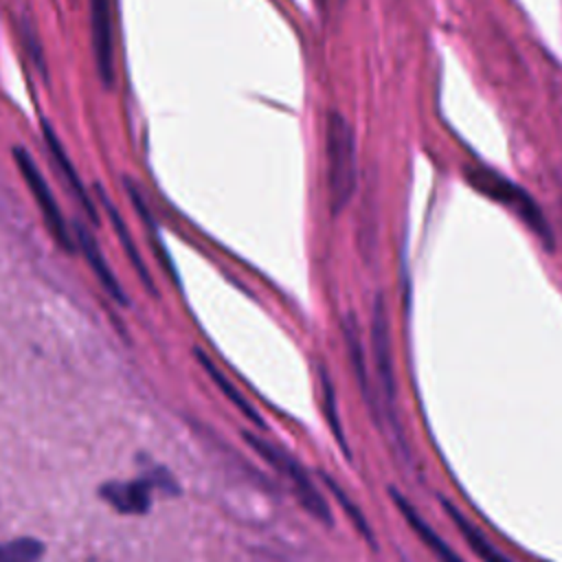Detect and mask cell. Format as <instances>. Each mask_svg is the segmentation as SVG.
Wrapping results in <instances>:
<instances>
[{"label": "cell", "mask_w": 562, "mask_h": 562, "mask_svg": "<svg viewBox=\"0 0 562 562\" xmlns=\"http://www.w3.org/2000/svg\"><path fill=\"white\" fill-rule=\"evenodd\" d=\"M42 136H44V140H46V147H48V151H50V156H53L55 167H57L59 173L64 176V180H66V184L70 187L75 200L83 206L86 215H88L92 222H99L97 209H94V204H92V200H90V195H88V191H86L81 178L77 176V171H75L70 158H68V154H66L61 140L57 138V134H55V130H53V125H50L48 121H42Z\"/></svg>", "instance_id": "7"}, {"label": "cell", "mask_w": 562, "mask_h": 562, "mask_svg": "<svg viewBox=\"0 0 562 562\" xmlns=\"http://www.w3.org/2000/svg\"><path fill=\"white\" fill-rule=\"evenodd\" d=\"M44 544L35 538H15L0 542V562H40Z\"/></svg>", "instance_id": "15"}, {"label": "cell", "mask_w": 562, "mask_h": 562, "mask_svg": "<svg viewBox=\"0 0 562 562\" xmlns=\"http://www.w3.org/2000/svg\"><path fill=\"white\" fill-rule=\"evenodd\" d=\"M391 498L395 503V507L402 512V516L406 518V522L411 525V529L417 533V538L430 549V553L439 560V562H465L419 514L417 509L395 490H391Z\"/></svg>", "instance_id": "9"}, {"label": "cell", "mask_w": 562, "mask_h": 562, "mask_svg": "<svg viewBox=\"0 0 562 562\" xmlns=\"http://www.w3.org/2000/svg\"><path fill=\"white\" fill-rule=\"evenodd\" d=\"M149 479H138L132 483H105L99 494L121 514H145L149 509V492H151Z\"/></svg>", "instance_id": "10"}, {"label": "cell", "mask_w": 562, "mask_h": 562, "mask_svg": "<svg viewBox=\"0 0 562 562\" xmlns=\"http://www.w3.org/2000/svg\"><path fill=\"white\" fill-rule=\"evenodd\" d=\"M342 336H345V342H347V351H349V360H351V367L356 371V378H358V384L367 397V402L373 406L371 402V395H369V384H367V364H364V351H362V345H360V334H358V327H356V321L353 316H347L342 321Z\"/></svg>", "instance_id": "14"}, {"label": "cell", "mask_w": 562, "mask_h": 562, "mask_svg": "<svg viewBox=\"0 0 562 562\" xmlns=\"http://www.w3.org/2000/svg\"><path fill=\"white\" fill-rule=\"evenodd\" d=\"M193 353H195V358H198L200 367H202V369L209 373V378L213 380V384H215V386H217V389H220V391H222V393H224V395H226V397H228V400H231V402H233V404L244 413V417H248V419H250L252 424H257V426H263V419L257 415V411H255V408H252V406L241 397V393H239V391H237V389L226 380V375H224V373H222V371L211 362V358H209L204 351H200V349H195Z\"/></svg>", "instance_id": "13"}, {"label": "cell", "mask_w": 562, "mask_h": 562, "mask_svg": "<svg viewBox=\"0 0 562 562\" xmlns=\"http://www.w3.org/2000/svg\"><path fill=\"white\" fill-rule=\"evenodd\" d=\"M90 11V40L97 77L103 88L110 90L116 83V59H114V31H112V7L110 0H88Z\"/></svg>", "instance_id": "5"}, {"label": "cell", "mask_w": 562, "mask_h": 562, "mask_svg": "<svg viewBox=\"0 0 562 562\" xmlns=\"http://www.w3.org/2000/svg\"><path fill=\"white\" fill-rule=\"evenodd\" d=\"M325 156H327V191L331 213L338 215L351 200L358 182V151L351 123L329 112L325 123Z\"/></svg>", "instance_id": "2"}, {"label": "cell", "mask_w": 562, "mask_h": 562, "mask_svg": "<svg viewBox=\"0 0 562 562\" xmlns=\"http://www.w3.org/2000/svg\"><path fill=\"white\" fill-rule=\"evenodd\" d=\"M99 200H101V204H103V209H105V213H108V217H110V222H112L114 233L119 235L121 246H123V248H125V252H127V259H130V261H132V266L136 268V274L140 277L143 285L147 288V292L156 294V290H154V281H151V277H149V272H147V268H145V263H143V259H140V255H138V248H136L134 239L130 237V231H127V226H125L123 217L119 215V211L112 206V202L108 200V195H105L101 189H99Z\"/></svg>", "instance_id": "12"}, {"label": "cell", "mask_w": 562, "mask_h": 562, "mask_svg": "<svg viewBox=\"0 0 562 562\" xmlns=\"http://www.w3.org/2000/svg\"><path fill=\"white\" fill-rule=\"evenodd\" d=\"M13 158H15V165H18V169H20V173H22V178H24L29 191L33 193V200H35V204H37V209H40V213H42V217H44V224L48 226L50 235L57 239V244H59L64 250L72 252V239H70V233H68V228H66L64 215H61V211H59V206H57V202H55V195H53L48 182L44 180L42 171L37 169L33 156H31L26 149L15 147V149H13Z\"/></svg>", "instance_id": "4"}, {"label": "cell", "mask_w": 562, "mask_h": 562, "mask_svg": "<svg viewBox=\"0 0 562 562\" xmlns=\"http://www.w3.org/2000/svg\"><path fill=\"white\" fill-rule=\"evenodd\" d=\"M244 439L277 470L281 472L290 483H292V490L299 498V503L321 522L325 525H331V512L327 507V501L321 496V492L314 487L312 479L307 476V472L303 470V465L290 457L288 452H283L281 448L272 446L270 441L252 435V432H244Z\"/></svg>", "instance_id": "3"}, {"label": "cell", "mask_w": 562, "mask_h": 562, "mask_svg": "<svg viewBox=\"0 0 562 562\" xmlns=\"http://www.w3.org/2000/svg\"><path fill=\"white\" fill-rule=\"evenodd\" d=\"M321 378H323V393H325V417H327V422H329L331 435H334V437H336V441L340 443V450H342L347 457H351V454H349V448H347V439H345V435H342V426H340L338 413H336V395H334V386H331L329 375H327L325 371L321 373Z\"/></svg>", "instance_id": "17"}, {"label": "cell", "mask_w": 562, "mask_h": 562, "mask_svg": "<svg viewBox=\"0 0 562 562\" xmlns=\"http://www.w3.org/2000/svg\"><path fill=\"white\" fill-rule=\"evenodd\" d=\"M371 351H373V364L378 371V380H380V389H382V397L386 402V411H389V419L400 437V428H397V419L393 415L395 406V380H393V353H391V336H389V318H386V310L382 299H375L373 305V316H371Z\"/></svg>", "instance_id": "6"}, {"label": "cell", "mask_w": 562, "mask_h": 562, "mask_svg": "<svg viewBox=\"0 0 562 562\" xmlns=\"http://www.w3.org/2000/svg\"><path fill=\"white\" fill-rule=\"evenodd\" d=\"M463 176L472 189H476L485 198H490V200L498 202L501 206H505L507 211H512L549 250L553 248V231L549 226L547 215L520 184L505 178L501 171L490 169L479 162L465 165Z\"/></svg>", "instance_id": "1"}, {"label": "cell", "mask_w": 562, "mask_h": 562, "mask_svg": "<svg viewBox=\"0 0 562 562\" xmlns=\"http://www.w3.org/2000/svg\"><path fill=\"white\" fill-rule=\"evenodd\" d=\"M321 479L327 483V487H329V492L336 496V501H338V505L345 509V514L349 516V520L356 525V529L360 531V536L371 544V547H375V538H373V531H371V527H369V522H367V518L362 516V512L349 501V496L340 490V485L329 476V474H325V472H321Z\"/></svg>", "instance_id": "16"}, {"label": "cell", "mask_w": 562, "mask_h": 562, "mask_svg": "<svg viewBox=\"0 0 562 562\" xmlns=\"http://www.w3.org/2000/svg\"><path fill=\"white\" fill-rule=\"evenodd\" d=\"M72 231H75V239H77L79 250L83 252L88 266L92 268V272L97 274V279L101 281V285L105 288V292H108L114 301L127 305V296L123 294V288H121L119 279L114 277V272H112L110 266L105 263V257H103V252H101L97 239L92 237V233H90L81 222H72Z\"/></svg>", "instance_id": "8"}, {"label": "cell", "mask_w": 562, "mask_h": 562, "mask_svg": "<svg viewBox=\"0 0 562 562\" xmlns=\"http://www.w3.org/2000/svg\"><path fill=\"white\" fill-rule=\"evenodd\" d=\"M441 507H443V512L450 516V520H452V525L459 529V533L463 536V540L468 542V547L483 560V562H512L503 551H498L487 538H485V533L476 527V525H472L448 498H441Z\"/></svg>", "instance_id": "11"}]
</instances>
